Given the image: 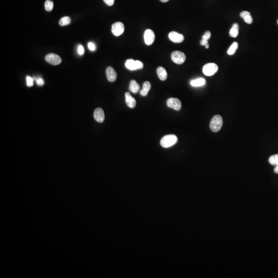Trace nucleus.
I'll use <instances>...</instances> for the list:
<instances>
[{"label": "nucleus", "instance_id": "obj_33", "mask_svg": "<svg viewBox=\"0 0 278 278\" xmlns=\"http://www.w3.org/2000/svg\"><path fill=\"white\" fill-rule=\"evenodd\" d=\"M160 1L162 3H166V2L169 1V0H160Z\"/></svg>", "mask_w": 278, "mask_h": 278}, {"label": "nucleus", "instance_id": "obj_10", "mask_svg": "<svg viewBox=\"0 0 278 278\" xmlns=\"http://www.w3.org/2000/svg\"><path fill=\"white\" fill-rule=\"evenodd\" d=\"M169 38L172 42L177 44H180L184 40V37L183 35L176 31H171L169 34Z\"/></svg>", "mask_w": 278, "mask_h": 278}, {"label": "nucleus", "instance_id": "obj_31", "mask_svg": "<svg viewBox=\"0 0 278 278\" xmlns=\"http://www.w3.org/2000/svg\"><path fill=\"white\" fill-rule=\"evenodd\" d=\"M140 94L143 96H146L148 94V93L144 91L143 90H142L140 91Z\"/></svg>", "mask_w": 278, "mask_h": 278}, {"label": "nucleus", "instance_id": "obj_19", "mask_svg": "<svg viewBox=\"0 0 278 278\" xmlns=\"http://www.w3.org/2000/svg\"><path fill=\"white\" fill-rule=\"evenodd\" d=\"M71 20V19L69 16H64L60 19L59 22V25L62 26H64L67 25L69 24H70Z\"/></svg>", "mask_w": 278, "mask_h": 278}, {"label": "nucleus", "instance_id": "obj_29", "mask_svg": "<svg viewBox=\"0 0 278 278\" xmlns=\"http://www.w3.org/2000/svg\"><path fill=\"white\" fill-rule=\"evenodd\" d=\"M88 46L89 49H90V51H94L95 50V45L92 42H89Z\"/></svg>", "mask_w": 278, "mask_h": 278}, {"label": "nucleus", "instance_id": "obj_9", "mask_svg": "<svg viewBox=\"0 0 278 278\" xmlns=\"http://www.w3.org/2000/svg\"><path fill=\"white\" fill-rule=\"evenodd\" d=\"M144 41L146 45H151L154 42L155 39V35L153 30L150 29H148L145 30L144 35Z\"/></svg>", "mask_w": 278, "mask_h": 278}, {"label": "nucleus", "instance_id": "obj_15", "mask_svg": "<svg viewBox=\"0 0 278 278\" xmlns=\"http://www.w3.org/2000/svg\"><path fill=\"white\" fill-rule=\"evenodd\" d=\"M240 16L244 19V21L247 24H251L253 22V18L251 14L247 11H243L240 13Z\"/></svg>", "mask_w": 278, "mask_h": 278}, {"label": "nucleus", "instance_id": "obj_21", "mask_svg": "<svg viewBox=\"0 0 278 278\" xmlns=\"http://www.w3.org/2000/svg\"><path fill=\"white\" fill-rule=\"evenodd\" d=\"M269 162L274 166L278 165V154L271 155L269 158Z\"/></svg>", "mask_w": 278, "mask_h": 278}, {"label": "nucleus", "instance_id": "obj_2", "mask_svg": "<svg viewBox=\"0 0 278 278\" xmlns=\"http://www.w3.org/2000/svg\"><path fill=\"white\" fill-rule=\"evenodd\" d=\"M223 124L222 117L220 115H216L211 120L210 127L211 130L214 132L220 131Z\"/></svg>", "mask_w": 278, "mask_h": 278}, {"label": "nucleus", "instance_id": "obj_16", "mask_svg": "<svg viewBox=\"0 0 278 278\" xmlns=\"http://www.w3.org/2000/svg\"><path fill=\"white\" fill-rule=\"evenodd\" d=\"M239 33V26L237 23H234L230 30L229 32L230 36L232 37L235 38L238 36Z\"/></svg>", "mask_w": 278, "mask_h": 278}, {"label": "nucleus", "instance_id": "obj_26", "mask_svg": "<svg viewBox=\"0 0 278 278\" xmlns=\"http://www.w3.org/2000/svg\"><path fill=\"white\" fill-rule=\"evenodd\" d=\"M84 52H85V50H84V48L83 46L82 45H79V46H78V54L79 55H82L84 54Z\"/></svg>", "mask_w": 278, "mask_h": 278}, {"label": "nucleus", "instance_id": "obj_14", "mask_svg": "<svg viewBox=\"0 0 278 278\" xmlns=\"http://www.w3.org/2000/svg\"><path fill=\"white\" fill-rule=\"evenodd\" d=\"M157 73L159 78L161 81H165L168 78V73L166 72V70L162 67H159L157 68Z\"/></svg>", "mask_w": 278, "mask_h": 278}, {"label": "nucleus", "instance_id": "obj_34", "mask_svg": "<svg viewBox=\"0 0 278 278\" xmlns=\"http://www.w3.org/2000/svg\"><path fill=\"white\" fill-rule=\"evenodd\" d=\"M277 23H278V21H277Z\"/></svg>", "mask_w": 278, "mask_h": 278}, {"label": "nucleus", "instance_id": "obj_11", "mask_svg": "<svg viewBox=\"0 0 278 278\" xmlns=\"http://www.w3.org/2000/svg\"><path fill=\"white\" fill-rule=\"evenodd\" d=\"M94 118L99 123L103 122L105 120V114L103 110L101 108H98L94 111Z\"/></svg>", "mask_w": 278, "mask_h": 278}, {"label": "nucleus", "instance_id": "obj_22", "mask_svg": "<svg viewBox=\"0 0 278 278\" xmlns=\"http://www.w3.org/2000/svg\"><path fill=\"white\" fill-rule=\"evenodd\" d=\"M45 9L48 12H51L52 11L54 7V3L53 2L50 0H46L45 2Z\"/></svg>", "mask_w": 278, "mask_h": 278}, {"label": "nucleus", "instance_id": "obj_12", "mask_svg": "<svg viewBox=\"0 0 278 278\" xmlns=\"http://www.w3.org/2000/svg\"><path fill=\"white\" fill-rule=\"evenodd\" d=\"M107 77L110 82L115 81L117 79V73L114 69L111 67H108L106 69Z\"/></svg>", "mask_w": 278, "mask_h": 278}, {"label": "nucleus", "instance_id": "obj_32", "mask_svg": "<svg viewBox=\"0 0 278 278\" xmlns=\"http://www.w3.org/2000/svg\"><path fill=\"white\" fill-rule=\"evenodd\" d=\"M274 171H275L276 173L278 174V165L276 166L275 168V169H274Z\"/></svg>", "mask_w": 278, "mask_h": 278}, {"label": "nucleus", "instance_id": "obj_7", "mask_svg": "<svg viewBox=\"0 0 278 278\" xmlns=\"http://www.w3.org/2000/svg\"><path fill=\"white\" fill-rule=\"evenodd\" d=\"M125 30V26L123 23L121 22H117L112 24L111 31L113 34L115 36H120L123 34Z\"/></svg>", "mask_w": 278, "mask_h": 278}, {"label": "nucleus", "instance_id": "obj_17", "mask_svg": "<svg viewBox=\"0 0 278 278\" xmlns=\"http://www.w3.org/2000/svg\"><path fill=\"white\" fill-rule=\"evenodd\" d=\"M206 84V81L204 78H200L193 80L191 81V85L193 87H201Z\"/></svg>", "mask_w": 278, "mask_h": 278}, {"label": "nucleus", "instance_id": "obj_6", "mask_svg": "<svg viewBox=\"0 0 278 278\" xmlns=\"http://www.w3.org/2000/svg\"><path fill=\"white\" fill-rule=\"evenodd\" d=\"M45 60L50 64L56 66L60 64L62 62L61 57L57 54L51 53L46 55L45 57Z\"/></svg>", "mask_w": 278, "mask_h": 278}, {"label": "nucleus", "instance_id": "obj_28", "mask_svg": "<svg viewBox=\"0 0 278 278\" xmlns=\"http://www.w3.org/2000/svg\"><path fill=\"white\" fill-rule=\"evenodd\" d=\"M36 79L38 85L40 86L44 85V80L42 79V78L39 77L37 79L36 78Z\"/></svg>", "mask_w": 278, "mask_h": 278}, {"label": "nucleus", "instance_id": "obj_23", "mask_svg": "<svg viewBox=\"0 0 278 278\" xmlns=\"http://www.w3.org/2000/svg\"><path fill=\"white\" fill-rule=\"evenodd\" d=\"M151 88V84L148 81H146L145 82H144L143 85V89L144 91L148 93L150 89Z\"/></svg>", "mask_w": 278, "mask_h": 278}, {"label": "nucleus", "instance_id": "obj_25", "mask_svg": "<svg viewBox=\"0 0 278 278\" xmlns=\"http://www.w3.org/2000/svg\"><path fill=\"white\" fill-rule=\"evenodd\" d=\"M211 36V33L210 31H207L205 33V34L203 35L202 38L206 40H208L210 38Z\"/></svg>", "mask_w": 278, "mask_h": 278}, {"label": "nucleus", "instance_id": "obj_1", "mask_svg": "<svg viewBox=\"0 0 278 278\" xmlns=\"http://www.w3.org/2000/svg\"><path fill=\"white\" fill-rule=\"evenodd\" d=\"M177 137L175 135H168L163 137L160 141V144L164 148H169L176 143Z\"/></svg>", "mask_w": 278, "mask_h": 278}, {"label": "nucleus", "instance_id": "obj_4", "mask_svg": "<svg viewBox=\"0 0 278 278\" xmlns=\"http://www.w3.org/2000/svg\"><path fill=\"white\" fill-rule=\"evenodd\" d=\"M171 59L175 63L181 64L185 62L186 56L184 53L181 51H174L171 54Z\"/></svg>", "mask_w": 278, "mask_h": 278}, {"label": "nucleus", "instance_id": "obj_5", "mask_svg": "<svg viewBox=\"0 0 278 278\" xmlns=\"http://www.w3.org/2000/svg\"><path fill=\"white\" fill-rule=\"evenodd\" d=\"M125 67L129 70L133 71L138 69H142L144 65L143 63L140 61H135L132 59H129L125 62Z\"/></svg>", "mask_w": 278, "mask_h": 278}, {"label": "nucleus", "instance_id": "obj_8", "mask_svg": "<svg viewBox=\"0 0 278 278\" xmlns=\"http://www.w3.org/2000/svg\"><path fill=\"white\" fill-rule=\"evenodd\" d=\"M166 104L169 108H172L177 111L180 110L182 106L181 101L179 99L173 97L168 99Z\"/></svg>", "mask_w": 278, "mask_h": 278}, {"label": "nucleus", "instance_id": "obj_24", "mask_svg": "<svg viewBox=\"0 0 278 278\" xmlns=\"http://www.w3.org/2000/svg\"><path fill=\"white\" fill-rule=\"evenodd\" d=\"M26 84H27V86L28 87H32L33 85H34V79H33V78L31 77L30 76H27L26 77Z\"/></svg>", "mask_w": 278, "mask_h": 278}, {"label": "nucleus", "instance_id": "obj_13", "mask_svg": "<svg viewBox=\"0 0 278 278\" xmlns=\"http://www.w3.org/2000/svg\"><path fill=\"white\" fill-rule=\"evenodd\" d=\"M125 100L126 103L129 108H134L136 107V100L129 92L125 93Z\"/></svg>", "mask_w": 278, "mask_h": 278}, {"label": "nucleus", "instance_id": "obj_20", "mask_svg": "<svg viewBox=\"0 0 278 278\" xmlns=\"http://www.w3.org/2000/svg\"><path fill=\"white\" fill-rule=\"evenodd\" d=\"M238 46H239V45H238V44L237 42H233L232 44L230 46V48H229V49L228 50V54L229 55H232L234 54L235 52H236V49H238Z\"/></svg>", "mask_w": 278, "mask_h": 278}, {"label": "nucleus", "instance_id": "obj_30", "mask_svg": "<svg viewBox=\"0 0 278 278\" xmlns=\"http://www.w3.org/2000/svg\"><path fill=\"white\" fill-rule=\"evenodd\" d=\"M115 0H104V1L108 6H111L114 4Z\"/></svg>", "mask_w": 278, "mask_h": 278}, {"label": "nucleus", "instance_id": "obj_18", "mask_svg": "<svg viewBox=\"0 0 278 278\" xmlns=\"http://www.w3.org/2000/svg\"><path fill=\"white\" fill-rule=\"evenodd\" d=\"M129 90L134 93H137L140 90V86L135 80H132L130 82Z\"/></svg>", "mask_w": 278, "mask_h": 278}, {"label": "nucleus", "instance_id": "obj_3", "mask_svg": "<svg viewBox=\"0 0 278 278\" xmlns=\"http://www.w3.org/2000/svg\"><path fill=\"white\" fill-rule=\"evenodd\" d=\"M218 66L214 63H209L204 66L202 71L205 75L211 76L214 75L218 71Z\"/></svg>", "mask_w": 278, "mask_h": 278}, {"label": "nucleus", "instance_id": "obj_27", "mask_svg": "<svg viewBox=\"0 0 278 278\" xmlns=\"http://www.w3.org/2000/svg\"><path fill=\"white\" fill-rule=\"evenodd\" d=\"M201 44L202 45L206 46V49H208L209 47V44H208V40H205V39H202L201 41Z\"/></svg>", "mask_w": 278, "mask_h": 278}]
</instances>
